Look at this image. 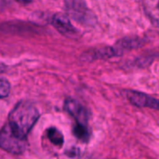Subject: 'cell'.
Here are the masks:
<instances>
[{
  "label": "cell",
  "mask_w": 159,
  "mask_h": 159,
  "mask_svg": "<svg viewBox=\"0 0 159 159\" xmlns=\"http://www.w3.org/2000/svg\"><path fill=\"white\" fill-rule=\"evenodd\" d=\"M73 132L77 139H79L83 142H87L89 138V130L88 129V126H86V125L76 124L74 128Z\"/></svg>",
  "instance_id": "obj_8"
},
{
  "label": "cell",
  "mask_w": 159,
  "mask_h": 159,
  "mask_svg": "<svg viewBox=\"0 0 159 159\" xmlns=\"http://www.w3.org/2000/svg\"><path fill=\"white\" fill-rule=\"evenodd\" d=\"M26 139H21L16 136L7 125L0 131V148L11 153V154H21L26 149Z\"/></svg>",
  "instance_id": "obj_2"
},
{
  "label": "cell",
  "mask_w": 159,
  "mask_h": 159,
  "mask_svg": "<svg viewBox=\"0 0 159 159\" xmlns=\"http://www.w3.org/2000/svg\"><path fill=\"white\" fill-rule=\"evenodd\" d=\"M15 1L21 4V5H28V4L33 2V0H15Z\"/></svg>",
  "instance_id": "obj_10"
},
{
  "label": "cell",
  "mask_w": 159,
  "mask_h": 159,
  "mask_svg": "<svg viewBox=\"0 0 159 159\" xmlns=\"http://www.w3.org/2000/svg\"><path fill=\"white\" fill-rule=\"evenodd\" d=\"M5 69H6V66H5L4 64L0 63V73L4 72V71H5Z\"/></svg>",
  "instance_id": "obj_11"
},
{
  "label": "cell",
  "mask_w": 159,
  "mask_h": 159,
  "mask_svg": "<svg viewBox=\"0 0 159 159\" xmlns=\"http://www.w3.org/2000/svg\"><path fill=\"white\" fill-rule=\"evenodd\" d=\"M116 50L115 48L111 47H103V48H92L89 51H86L83 53L82 58L84 61H95L99 59H104V58H111L114 56H116Z\"/></svg>",
  "instance_id": "obj_6"
},
{
  "label": "cell",
  "mask_w": 159,
  "mask_h": 159,
  "mask_svg": "<svg viewBox=\"0 0 159 159\" xmlns=\"http://www.w3.org/2000/svg\"><path fill=\"white\" fill-rule=\"evenodd\" d=\"M39 116L40 114L33 103L27 101H21L10 112L7 126L16 136L25 139Z\"/></svg>",
  "instance_id": "obj_1"
},
{
  "label": "cell",
  "mask_w": 159,
  "mask_h": 159,
  "mask_svg": "<svg viewBox=\"0 0 159 159\" xmlns=\"http://www.w3.org/2000/svg\"><path fill=\"white\" fill-rule=\"evenodd\" d=\"M10 92V84L5 78H0V99L6 98Z\"/></svg>",
  "instance_id": "obj_9"
},
{
  "label": "cell",
  "mask_w": 159,
  "mask_h": 159,
  "mask_svg": "<svg viewBox=\"0 0 159 159\" xmlns=\"http://www.w3.org/2000/svg\"><path fill=\"white\" fill-rule=\"evenodd\" d=\"M127 97L129 102L137 107H148L155 110L158 109V100L143 92L129 90L127 93Z\"/></svg>",
  "instance_id": "obj_4"
},
{
  "label": "cell",
  "mask_w": 159,
  "mask_h": 159,
  "mask_svg": "<svg viewBox=\"0 0 159 159\" xmlns=\"http://www.w3.org/2000/svg\"><path fill=\"white\" fill-rule=\"evenodd\" d=\"M47 135L48 140L57 146H61L63 143V135L56 128H49L47 129Z\"/></svg>",
  "instance_id": "obj_7"
},
{
  "label": "cell",
  "mask_w": 159,
  "mask_h": 159,
  "mask_svg": "<svg viewBox=\"0 0 159 159\" xmlns=\"http://www.w3.org/2000/svg\"><path fill=\"white\" fill-rule=\"evenodd\" d=\"M51 23L60 34L67 37H75L77 35L76 29L74 27L69 18L63 14H55L52 18Z\"/></svg>",
  "instance_id": "obj_5"
},
{
  "label": "cell",
  "mask_w": 159,
  "mask_h": 159,
  "mask_svg": "<svg viewBox=\"0 0 159 159\" xmlns=\"http://www.w3.org/2000/svg\"><path fill=\"white\" fill-rule=\"evenodd\" d=\"M64 109L70 116H72L75 119L76 124L87 126L89 114L87 109L79 102L72 98H68L64 102Z\"/></svg>",
  "instance_id": "obj_3"
}]
</instances>
